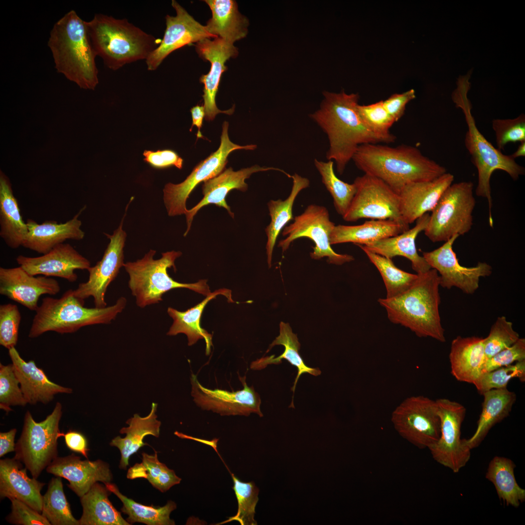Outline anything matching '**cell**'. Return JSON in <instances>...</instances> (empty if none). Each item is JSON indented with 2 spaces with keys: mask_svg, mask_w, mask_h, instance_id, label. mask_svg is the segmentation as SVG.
<instances>
[{
  "mask_svg": "<svg viewBox=\"0 0 525 525\" xmlns=\"http://www.w3.org/2000/svg\"><path fill=\"white\" fill-rule=\"evenodd\" d=\"M352 160L365 174L383 181L398 193L406 184L434 179L446 169L413 146L377 144L360 145Z\"/></svg>",
  "mask_w": 525,
  "mask_h": 525,
  "instance_id": "7a4b0ae2",
  "label": "cell"
},
{
  "mask_svg": "<svg viewBox=\"0 0 525 525\" xmlns=\"http://www.w3.org/2000/svg\"><path fill=\"white\" fill-rule=\"evenodd\" d=\"M228 122H224L218 149L197 164L184 181L177 184L168 183L165 185L163 190V200L169 216L186 213V201L192 192L200 182L222 172L231 152L239 149L253 150L257 148L255 144L241 146L232 142L228 137Z\"/></svg>",
  "mask_w": 525,
  "mask_h": 525,
  "instance_id": "7c38bea8",
  "label": "cell"
},
{
  "mask_svg": "<svg viewBox=\"0 0 525 525\" xmlns=\"http://www.w3.org/2000/svg\"><path fill=\"white\" fill-rule=\"evenodd\" d=\"M15 374L27 403L47 404L59 393L70 394L72 389L52 382L34 360L24 361L15 347L8 350Z\"/></svg>",
  "mask_w": 525,
  "mask_h": 525,
  "instance_id": "484cf974",
  "label": "cell"
},
{
  "mask_svg": "<svg viewBox=\"0 0 525 525\" xmlns=\"http://www.w3.org/2000/svg\"><path fill=\"white\" fill-rule=\"evenodd\" d=\"M16 432L17 429L13 428L8 432L0 433V457L15 451Z\"/></svg>",
  "mask_w": 525,
  "mask_h": 525,
  "instance_id": "91938a15",
  "label": "cell"
},
{
  "mask_svg": "<svg viewBox=\"0 0 525 525\" xmlns=\"http://www.w3.org/2000/svg\"><path fill=\"white\" fill-rule=\"evenodd\" d=\"M86 25L96 56L113 70L137 61L146 60L161 41L126 18L97 14L91 20L86 21Z\"/></svg>",
  "mask_w": 525,
  "mask_h": 525,
  "instance_id": "277c9868",
  "label": "cell"
},
{
  "mask_svg": "<svg viewBox=\"0 0 525 525\" xmlns=\"http://www.w3.org/2000/svg\"><path fill=\"white\" fill-rule=\"evenodd\" d=\"M436 401L440 419V435L428 449L435 461L456 473L471 457V450L464 438H461V428L466 409L461 403L448 399Z\"/></svg>",
  "mask_w": 525,
  "mask_h": 525,
  "instance_id": "9a60e30c",
  "label": "cell"
},
{
  "mask_svg": "<svg viewBox=\"0 0 525 525\" xmlns=\"http://www.w3.org/2000/svg\"><path fill=\"white\" fill-rule=\"evenodd\" d=\"M62 414V406L59 402L56 403L52 412L41 421H35L29 411L25 414L14 457L25 465L34 478L37 479L57 457V440L64 435L59 428Z\"/></svg>",
  "mask_w": 525,
  "mask_h": 525,
  "instance_id": "30bf717a",
  "label": "cell"
},
{
  "mask_svg": "<svg viewBox=\"0 0 525 525\" xmlns=\"http://www.w3.org/2000/svg\"><path fill=\"white\" fill-rule=\"evenodd\" d=\"M175 16L166 15V29L158 46L149 55L145 62L147 70H156L167 56L173 51L185 45L205 38L218 37L210 34L205 26L201 25L176 1H172Z\"/></svg>",
  "mask_w": 525,
  "mask_h": 525,
  "instance_id": "d6986e66",
  "label": "cell"
},
{
  "mask_svg": "<svg viewBox=\"0 0 525 525\" xmlns=\"http://www.w3.org/2000/svg\"><path fill=\"white\" fill-rule=\"evenodd\" d=\"M449 357L452 375L473 384L482 374L486 360L484 338L457 336L452 341Z\"/></svg>",
  "mask_w": 525,
  "mask_h": 525,
  "instance_id": "f546056e",
  "label": "cell"
},
{
  "mask_svg": "<svg viewBox=\"0 0 525 525\" xmlns=\"http://www.w3.org/2000/svg\"><path fill=\"white\" fill-rule=\"evenodd\" d=\"M16 261L31 275L59 277L69 282L77 280L76 270H88L90 267L88 260L70 244L64 243L57 245L40 256L31 257L19 255Z\"/></svg>",
  "mask_w": 525,
  "mask_h": 525,
  "instance_id": "7402d4cb",
  "label": "cell"
},
{
  "mask_svg": "<svg viewBox=\"0 0 525 525\" xmlns=\"http://www.w3.org/2000/svg\"><path fill=\"white\" fill-rule=\"evenodd\" d=\"M204 1L212 12V17L205 26L210 34L232 44L246 36L249 21L239 12L235 0Z\"/></svg>",
  "mask_w": 525,
  "mask_h": 525,
  "instance_id": "d590c367",
  "label": "cell"
},
{
  "mask_svg": "<svg viewBox=\"0 0 525 525\" xmlns=\"http://www.w3.org/2000/svg\"><path fill=\"white\" fill-rule=\"evenodd\" d=\"M104 484L122 502L121 510L128 515L127 521L130 524L141 523L147 525H175V521L170 518L171 513L176 508L174 502L169 500L161 507L145 506L122 494L115 484L111 482Z\"/></svg>",
  "mask_w": 525,
  "mask_h": 525,
  "instance_id": "60d3db41",
  "label": "cell"
},
{
  "mask_svg": "<svg viewBox=\"0 0 525 525\" xmlns=\"http://www.w3.org/2000/svg\"><path fill=\"white\" fill-rule=\"evenodd\" d=\"M269 170L280 172L289 178L292 177V175L280 168L262 167L255 165L237 171H234L231 167H229L217 176L204 181L202 187L203 198L192 209L187 210L185 214L187 228L184 236L190 230L194 215L201 208L209 204H214L217 206L224 208L233 218L234 213L231 211L226 201L227 194L233 189L242 192L246 191L248 189V185L245 182L246 179L248 178L253 173Z\"/></svg>",
  "mask_w": 525,
  "mask_h": 525,
  "instance_id": "603a6c76",
  "label": "cell"
},
{
  "mask_svg": "<svg viewBox=\"0 0 525 525\" xmlns=\"http://www.w3.org/2000/svg\"><path fill=\"white\" fill-rule=\"evenodd\" d=\"M156 253L150 249L141 259L127 262L123 266L129 277V288L138 307L143 308L159 303L165 293L175 288H187L206 297L210 294L206 280L184 283L175 281L169 275L168 268L173 267L176 270L175 262L182 255L180 251L162 253L160 259H154Z\"/></svg>",
  "mask_w": 525,
  "mask_h": 525,
  "instance_id": "ba28073f",
  "label": "cell"
},
{
  "mask_svg": "<svg viewBox=\"0 0 525 525\" xmlns=\"http://www.w3.org/2000/svg\"><path fill=\"white\" fill-rule=\"evenodd\" d=\"M497 149L501 151L509 142L525 141V115L514 119H495L492 121Z\"/></svg>",
  "mask_w": 525,
  "mask_h": 525,
  "instance_id": "816d5d0a",
  "label": "cell"
},
{
  "mask_svg": "<svg viewBox=\"0 0 525 525\" xmlns=\"http://www.w3.org/2000/svg\"><path fill=\"white\" fill-rule=\"evenodd\" d=\"M357 110L364 123L372 132L396 140V136L390 132L395 122L385 109L383 100L368 105L359 104Z\"/></svg>",
  "mask_w": 525,
  "mask_h": 525,
  "instance_id": "f907efd6",
  "label": "cell"
},
{
  "mask_svg": "<svg viewBox=\"0 0 525 525\" xmlns=\"http://www.w3.org/2000/svg\"><path fill=\"white\" fill-rule=\"evenodd\" d=\"M143 160L156 169H164L175 166L179 169L183 167V159L174 150H145Z\"/></svg>",
  "mask_w": 525,
  "mask_h": 525,
  "instance_id": "9f6ffc18",
  "label": "cell"
},
{
  "mask_svg": "<svg viewBox=\"0 0 525 525\" xmlns=\"http://www.w3.org/2000/svg\"><path fill=\"white\" fill-rule=\"evenodd\" d=\"M244 388L241 390L229 392L215 389H210L203 386L196 376L192 374L191 382L192 395L197 406L203 410H211L221 415L249 416L256 413L262 417L260 409L261 400L259 394L253 386L249 387L245 382V376L239 375Z\"/></svg>",
  "mask_w": 525,
  "mask_h": 525,
  "instance_id": "ac0fdd59",
  "label": "cell"
},
{
  "mask_svg": "<svg viewBox=\"0 0 525 525\" xmlns=\"http://www.w3.org/2000/svg\"><path fill=\"white\" fill-rule=\"evenodd\" d=\"M430 214L426 213L416 221L415 226L395 236L381 240L368 245H359L366 249L391 259L402 256L411 262L412 269L420 274L430 269V265L423 256H420L416 246V239L419 234L426 228Z\"/></svg>",
  "mask_w": 525,
  "mask_h": 525,
  "instance_id": "f1b7e54d",
  "label": "cell"
},
{
  "mask_svg": "<svg viewBox=\"0 0 525 525\" xmlns=\"http://www.w3.org/2000/svg\"><path fill=\"white\" fill-rule=\"evenodd\" d=\"M472 181L452 183L442 193L431 211L423 231L432 242H446L455 235H463L473 225L476 201Z\"/></svg>",
  "mask_w": 525,
  "mask_h": 525,
  "instance_id": "9c48e42d",
  "label": "cell"
},
{
  "mask_svg": "<svg viewBox=\"0 0 525 525\" xmlns=\"http://www.w3.org/2000/svg\"><path fill=\"white\" fill-rule=\"evenodd\" d=\"M454 176L446 173L434 179L411 182L399 192L400 212L403 221L409 225L423 214L431 211Z\"/></svg>",
  "mask_w": 525,
  "mask_h": 525,
  "instance_id": "d4e9b609",
  "label": "cell"
},
{
  "mask_svg": "<svg viewBox=\"0 0 525 525\" xmlns=\"http://www.w3.org/2000/svg\"><path fill=\"white\" fill-rule=\"evenodd\" d=\"M459 236H453L439 247L423 252L422 256L438 273L440 286L448 289L455 287L465 294H472L479 288L480 278L491 274L492 267L485 262H479L473 267L461 265L453 248Z\"/></svg>",
  "mask_w": 525,
  "mask_h": 525,
  "instance_id": "2e32d148",
  "label": "cell"
},
{
  "mask_svg": "<svg viewBox=\"0 0 525 525\" xmlns=\"http://www.w3.org/2000/svg\"><path fill=\"white\" fill-rule=\"evenodd\" d=\"M123 220L112 235L105 233L110 242L102 259L87 270L89 272L88 280L80 283L73 290L74 295L82 300L92 297L97 308L106 307L105 295L107 289L125 263L123 248L126 234L122 229Z\"/></svg>",
  "mask_w": 525,
  "mask_h": 525,
  "instance_id": "e0dca14e",
  "label": "cell"
},
{
  "mask_svg": "<svg viewBox=\"0 0 525 525\" xmlns=\"http://www.w3.org/2000/svg\"><path fill=\"white\" fill-rule=\"evenodd\" d=\"M21 319V314L17 305L7 303L0 305L1 346L8 350L15 347L18 341Z\"/></svg>",
  "mask_w": 525,
  "mask_h": 525,
  "instance_id": "f5cc1de1",
  "label": "cell"
},
{
  "mask_svg": "<svg viewBox=\"0 0 525 525\" xmlns=\"http://www.w3.org/2000/svg\"><path fill=\"white\" fill-rule=\"evenodd\" d=\"M469 75L461 76L457 79V88L453 92L452 98L457 107L464 114L468 130L464 138V144L471 157V161L478 173V183L475 189L476 195L486 198L489 207V223L493 227L491 213L492 199L490 179L496 170L506 172L514 180H517L525 173V168L518 164L510 155H504L489 142L478 129L472 115V106L467 97L470 88Z\"/></svg>",
  "mask_w": 525,
  "mask_h": 525,
  "instance_id": "8992f818",
  "label": "cell"
},
{
  "mask_svg": "<svg viewBox=\"0 0 525 525\" xmlns=\"http://www.w3.org/2000/svg\"><path fill=\"white\" fill-rule=\"evenodd\" d=\"M111 492L105 485L95 483L80 497L83 513L79 525H130L108 499Z\"/></svg>",
  "mask_w": 525,
  "mask_h": 525,
  "instance_id": "8d00e7d4",
  "label": "cell"
},
{
  "mask_svg": "<svg viewBox=\"0 0 525 525\" xmlns=\"http://www.w3.org/2000/svg\"><path fill=\"white\" fill-rule=\"evenodd\" d=\"M482 395V409L476 429L471 438H464L471 450L478 447L491 428L509 415L516 400V394L507 388L491 389Z\"/></svg>",
  "mask_w": 525,
  "mask_h": 525,
  "instance_id": "d6a6232c",
  "label": "cell"
},
{
  "mask_svg": "<svg viewBox=\"0 0 525 525\" xmlns=\"http://www.w3.org/2000/svg\"><path fill=\"white\" fill-rule=\"evenodd\" d=\"M27 469L14 457L0 460V496L1 499H17L41 513L43 496L41 490L45 483L30 478Z\"/></svg>",
  "mask_w": 525,
  "mask_h": 525,
  "instance_id": "4316f807",
  "label": "cell"
},
{
  "mask_svg": "<svg viewBox=\"0 0 525 525\" xmlns=\"http://www.w3.org/2000/svg\"><path fill=\"white\" fill-rule=\"evenodd\" d=\"M409 228L391 220H374L356 226H335L330 237L331 245L345 243L368 245L376 242L399 235Z\"/></svg>",
  "mask_w": 525,
  "mask_h": 525,
  "instance_id": "4dcf8cb0",
  "label": "cell"
},
{
  "mask_svg": "<svg viewBox=\"0 0 525 525\" xmlns=\"http://www.w3.org/2000/svg\"><path fill=\"white\" fill-rule=\"evenodd\" d=\"M514 378L525 382V360L483 373L473 385L482 395L491 389L507 388L509 381Z\"/></svg>",
  "mask_w": 525,
  "mask_h": 525,
  "instance_id": "7dc6e473",
  "label": "cell"
},
{
  "mask_svg": "<svg viewBox=\"0 0 525 525\" xmlns=\"http://www.w3.org/2000/svg\"><path fill=\"white\" fill-rule=\"evenodd\" d=\"M157 406L158 404L153 402L151 412L145 417L134 414L133 417L126 421L129 426L120 431L121 434H125L126 436L123 438L117 436L111 441L110 446L116 447L121 452L120 469L125 470L129 464V457L140 448L147 445L143 442L145 436L159 437L161 422L157 420Z\"/></svg>",
  "mask_w": 525,
  "mask_h": 525,
  "instance_id": "836d02e7",
  "label": "cell"
},
{
  "mask_svg": "<svg viewBox=\"0 0 525 525\" xmlns=\"http://www.w3.org/2000/svg\"><path fill=\"white\" fill-rule=\"evenodd\" d=\"M335 226L325 207L310 205L303 212L295 217L291 224L283 228L282 234L285 238L279 241L278 246L284 252L295 240L308 238L315 244L313 251L310 253L312 259L327 257L328 263L335 265L351 262L354 260L353 256L337 253L331 247L330 237Z\"/></svg>",
  "mask_w": 525,
  "mask_h": 525,
  "instance_id": "8fae6325",
  "label": "cell"
},
{
  "mask_svg": "<svg viewBox=\"0 0 525 525\" xmlns=\"http://www.w3.org/2000/svg\"><path fill=\"white\" fill-rule=\"evenodd\" d=\"M190 111L192 118V124L190 129V131H192L194 126H196L198 129L197 133L196 134L197 139L203 138V137L200 131V129L202 126L203 119L205 117V109L204 106L196 105V106L192 107Z\"/></svg>",
  "mask_w": 525,
  "mask_h": 525,
  "instance_id": "94428289",
  "label": "cell"
},
{
  "mask_svg": "<svg viewBox=\"0 0 525 525\" xmlns=\"http://www.w3.org/2000/svg\"><path fill=\"white\" fill-rule=\"evenodd\" d=\"M57 71L80 88L94 90L99 83L97 56L91 45L86 21L74 10L58 20L48 43Z\"/></svg>",
  "mask_w": 525,
  "mask_h": 525,
  "instance_id": "5b68a950",
  "label": "cell"
},
{
  "mask_svg": "<svg viewBox=\"0 0 525 525\" xmlns=\"http://www.w3.org/2000/svg\"><path fill=\"white\" fill-rule=\"evenodd\" d=\"M291 178L293 185L288 197L284 200H271L267 203L271 217V222L265 229L267 237L266 249L269 268L271 266L273 251L279 233L290 221L294 220L292 210L295 200L298 193L310 185L308 178L297 173L292 175Z\"/></svg>",
  "mask_w": 525,
  "mask_h": 525,
  "instance_id": "74e56055",
  "label": "cell"
},
{
  "mask_svg": "<svg viewBox=\"0 0 525 525\" xmlns=\"http://www.w3.org/2000/svg\"><path fill=\"white\" fill-rule=\"evenodd\" d=\"M523 360H525V339L519 338L512 345L486 359L483 365V373Z\"/></svg>",
  "mask_w": 525,
  "mask_h": 525,
  "instance_id": "db71d44e",
  "label": "cell"
},
{
  "mask_svg": "<svg viewBox=\"0 0 525 525\" xmlns=\"http://www.w3.org/2000/svg\"><path fill=\"white\" fill-rule=\"evenodd\" d=\"M519 338V334L513 329L511 322L504 316L498 317L488 336L484 338L486 360L512 345Z\"/></svg>",
  "mask_w": 525,
  "mask_h": 525,
  "instance_id": "c3c4849f",
  "label": "cell"
},
{
  "mask_svg": "<svg viewBox=\"0 0 525 525\" xmlns=\"http://www.w3.org/2000/svg\"><path fill=\"white\" fill-rule=\"evenodd\" d=\"M275 345H282L284 347L283 352L280 356L275 358L274 355L262 357L253 362L251 365V368L261 369L269 364H279L282 359L287 360L291 365L297 368L298 373L291 389L294 393L296 385L300 376L305 373L316 376L320 375L321 372L318 368H313L306 365L299 353L300 344L297 334L294 333L288 323L281 322L280 324V334L270 345L266 352Z\"/></svg>",
  "mask_w": 525,
  "mask_h": 525,
  "instance_id": "f35d334b",
  "label": "cell"
},
{
  "mask_svg": "<svg viewBox=\"0 0 525 525\" xmlns=\"http://www.w3.org/2000/svg\"><path fill=\"white\" fill-rule=\"evenodd\" d=\"M41 514L52 525H79L63 490L61 477H53L43 496Z\"/></svg>",
  "mask_w": 525,
  "mask_h": 525,
  "instance_id": "7bdbcfd3",
  "label": "cell"
},
{
  "mask_svg": "<svg viewBox=\"0 0 525 525\" xmlns=\"http://www.w3.org/2000/svg\"><path fill=\"white\" fill-rule=\"evenodd\" d=\"M85 208L80 209L72 218L64 223L48 220L38 224L33 219H27L28 233L22 246L44 254L67 240H82L85 234L81 228L82 222L79 217Z\"/></svg>",
  "mask_w": 525,
  "mask_h": 525,
  "instance_id": "83f0119b",
  "label": "cell"
},
{
  "mask_svg": "<svg viewBox=\"0 0 525 525\" xmlns=\"http://www.w3.org/2000/svg\"><path fill=\"white\" fill-rule=\"evenodd\" d=\"M220 295L225 296L228 302H234L232 298L231 291L223 288L210 293L202 302L184 312L169 307L167 313L173 319V322L167 335L172 336L180 333H184L188 337L189 346L194 344L199 339H204L206 342V354L209 355L211 347L213 345L212 335L200 327V321L204 307L208 302Z\"/></svg>",
  "mask_w": 525,
  "mask_h": 525,
  "instance_id": "1f68e13d",
  "label": "cell"
},
{
  "mask_svg": "<svg viewBox=\"0 0 525 525\" xmlns=\"http://www.w3.org/2000/svg\"><path fill=\"white\" fill-rule=\"evenodd\" d=\"M314 164L321 175L322 183L333 198L336 211L343 217L356 193L355 184L346 183L336 175L332 160L323 161L315 158Z\"/></svg>",
  "mask_w": 525,
  "mask_h": 525,
  "instance_id": "f6af8a7d",
  "label": "cell"
},
{
  "mask_svg": "<svg viewBox=\"0 0 525 525\" xmlns=\"http://www.w3.org/2000/svg\"><path fill=\"white\" fill-rule=\"evenodd\" d=\"M416 98L415 91L411 89L402 93H395L383 100V105L395 122L404 115L407 104Z\"/></svg>",
  "mask_w": 525,
  "mask_h": 525,
  "instance_id": "6f0895ef",
  "label": "cell"
},
{
  "mask_svg": "<svg viewBox=\"0 0 525 525\" xmlns=\"http://www.w3.org/2000/svg\"><path fill=\"white\" fill-rule=\"evenodd\" d=\"M231 477L234 484L232 489L237 500L238 508L237 514L225 522L237 521L242 525H257L254 515L259 500V489L253 482H242L233 473Z\"/></svg>",
  "mask_w": 525,
  "mask_h": 525,
  "instance_id": "bcb514c9",
  "label": "cell"
},
{
  "mask_svg": "<svg viewBox=\"0 0 525 525\" xmlns=\"http://www.w3.org/2000/svg\"><path fill=\"white\" fill-rule=\"evenodd\" d=\"M353 183L356 193L351 204L342 217L347 222H356L362 218L391 220L403 225L397 192L382 180L365 174L357 177Z\"/></svg>",
  "mask_w": 525,
  "mask_h": 525,
  "instance_id": "5bb4252c",
  "label": "cell"
},
{
  "mask_svg": "<svg viewBox=\"0 0 525 525\" xmlns=\"http://www.w3.org/2000/svg\"><path fill=\"white\" fill-rule=\"evenodd\" d=\"M11 512L6 518L7 521L18 525H50V522L40 513L17 499H10Z\"/></svg>",
  "mask_w": 525,
  "mask_h": 525,
  "instance_id": "11a10c76",
  "label": "cell"
},
{
  "mask_svg": "<svg viewBox=\"0 0 525 525\" xmlns=\"http://www.w3.org/2000/svg\"><path fill=\"white\" fill-rule=\"evenodd\" d=\"M391 421L401 437L420 449L428 448L440 437L436 401L426 397L406 398L393 410Z\"/></svg>",
  "mask_w": 525,
  "mask_h": 525,
  "instance_id": "4fadbf2b",
  "label": "cell"
},
{
  "mask_svg": "<svg viewBox=\"0 0 525 525\" xmlns=\"http://www.w3.org/2000/svg\"><path fill=\"white\" fill-rule=\"evenodd\" d=\"M28 233L8 177L0 172V236L12 249L22 246Z\"/></svg>",
  "mask_w": 525,
  "mask_h": 525,
  "instance_id": "e575fe53",
  "label": "cell"
},
{
  "mask_svg": "<svg viewBox=\"0 0 525 525\" xmlns=\"http://www.w3.org/2000/svg\"><path fill=\"white\" fill-rule=\"evenodd\" d=\"M12 364H0V408L7 413L12 406H24L27 404Z\"/></svg>",
  "mask_w": 525,
  "mask_h": 525,
  "instance_id": "681fc988",
  "label": "cell"
},
{
  "mask_svg": "<svg viewBox=\"0 0 525 525\" xmlns=\"http://www.w3.org/2000/svg\"><path fill=\"white\" fill-rule=\"evenodd\" d=\"M511 156L515 159L518 157H525V141H523L520 142L516 151L512 155H511Z\"/></svg>",
  "mask_w": 525,
  "mask_h": 525,
  "instance_id": "6125c7cd",
  "label": "cell"
},
{
  "mask_svg": "<svg viewBox=\"0 0 525 525\" xmlns=\"http://www.w3.org/2000/svg\"><path fill=\"white\" fill-rule=\"evenodd\" d=\"M84 303V300L76 297L72 289L59 298H43L35 311L29 337L36 338L50 331L73 333L86 326L109 324L125 308L127 299L121 297L114 304L104 308H87Z\"/></svg>",
  "mask_w": 525,
  "mask_h": 525,
  "instance_id": "52a82bcc",
  "label": "cell"
},
{
  "mask_svg": "<svg viewBox=\"0 0 525 525\" xmlns=\"http://www.w3.org/2000/svg\"><path fill=\"white\" fill-rule=\"evenodd\" d=\"M195 46L199 56L211 63L209 72L202 75L200 78V82L204 85L202 97L205 120L212 121L217 114L221 113L231 115L234 110V106L227 110H220L216 105L215 96L222 74L227 69L225 63L230 57L238 55L237 48L233 44L219 37L213 40L210 38L204 39L197 42Z\"/></svg>",
  "mask_w": 525,
  "mask_h": 525,
  "instance_id": "ffe728a7",
  "label": "cell"
},
{
  "mask_svg": "<svg viewBox=\"0 0 525 525\" xmlns=\"http://www.w3.org/2000/svg\"><path fill=\"white\" fill-rule=\"evenodd\" d=\"M155 452L154 455L142 453L141 463H136L130 468L127 477L131 479L144 478L155 488L164 492L173 486L179 484L181 479L175 474L174 470L159 461L158 453Z\"/></svg>",
  "mask_w": 525,
  "mask_h": 525,
  "instance_id": "b9f144b4",
  "label": "cell"
},
{
  "mask_svg": "<svg viewBox=\"0 0 525 525\" xmlns=\"http://www.w3.org/2000/svg\"><path fill=\"white\" fill-rule=\"evenodd\" d=\"M318 109L309 117L327 135L329 147L326 157L335 162L337 173L343 174L358 147L365 144L390 143L396 140L379 135L369 129L359 115L358 93L324 91Z\"/></svg>",
  "mask_w": 525,
  "mask_h": 525,
  "instance_id": "6da1fadb",
  "label": "cell"
},
{
  "mask_svg": "<svg viewBox=\"0 0 525 525\" xmlns=\"http://www.w3.org/2000/svg\"><path fill=\"white\" fill-rule=\"evenodd\" d=\"M370 261L379 271L386 291V298L396 297L409 288L418 278V274L404 271L398 268L391 259L371 252L359 245Z\"/></svg>",
  "mask_w": 525,
  "mask_h": 525,
  "instance_id": "ee69618b",
  "label": "cell"
},
{
  "mask_svg": "<svg viewBox=\"0 0 525 525\" xmlns=\"http://www.w3.org/2000/svg\"><path fill=\"white\" fill-rule=\"evenodd\" d=\"M48 473L63 477L69 482L68 487L79 497L86 494L96 482L110 483L113 475L109 465L100 459L81 460L72 454L57 457L46 468Z\"/></svg>",
  "mask_w": 525,
  "mask_h": 525,
  "instance_id": "cb8c5ba5",
  "label": "cell"
},
{
  "mask_svg": "<svg viewBox=\"0 0 525 525\" xmlns=\"http://www.w3.org/2000/svg\"><path fill=\"white\" fill-rule=\"evenodd\" d=\"M60 289L56 280L42 275H31L20 266L0 267V295L31 311L37 310L41 296L55 295Z\"/></svg>",
  "mask_w": 525,
  "mask_h": 525,
  "instance_id": "44dd1931",
  "label": "cell"
},
{
  "mask_svg": "<svg viewBox=\"0 0 525 525\" xmlns=\"http://www.w3.org/2000/svg\"><path fill=\"white\" fill-rule=\"evenodd\" d=\"M65 443L67 447L73 452L82 454L88 458V441L86 437L80 432L70 430L64 434Z\"/></svg>",
  "mask_w": 525,
  "mask_h": 525,
  "instance_id": "680465c9",
  "label": "cell"
},
{
  "mask_svg": "<svg viewBox=\"0 0 525 525\" xmlns=\"http://www.w3.org/2000/svg\"><path fill=\"white\" fill-rule=\"evenodd\" d=\"M515 467L510 459L495 456L489 464L485 477L493 483L500 500L507 506L518 508L525 501V490L516 480Z\"/></svg>",
  "mask_w": 525,
  "mask_h": 525,
  "instance_id": "ab89813d",
  "label": "cell"
},
{
  "mask_svg": "<svg viewBox=\"0 0 525 525\" xmlns=\"http://www.w3.org/2000/svg\"><path fill=\"white\" fill-rule=\"evenodd\" d=\"M414 283L401 294L380 298L388 319L410 329L420 337H431L445 342V330L439 312L440 278L434 269L417 274Z\"/></svg>",
  "mask_w": 525,
  "mask_h": 525,
  "instance_id": "3957f363",
  "label": "cell"
}]
</instances>
